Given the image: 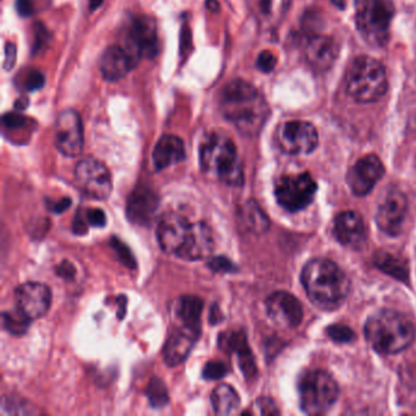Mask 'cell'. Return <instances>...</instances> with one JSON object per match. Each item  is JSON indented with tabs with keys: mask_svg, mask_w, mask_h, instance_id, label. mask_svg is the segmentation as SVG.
Masks as SVG:
<instances>
[{
	"mask_svg": "<svg viewBox=\"0 0 416 416\" xmlns=\"http://www.w3.org/2000/svg\"><path fill=\"white\" fill-rule=\"evenodd\" d=\"M88 226H89V225H88L84 214L80 210V211L76 214L75 218H73V232L76 233V235H84V233L87 232Z\"/></svg>",
	"mask_w": 416,
	"mask_h": 416,
	"instance_id": "42",
	"label": "cell"
},
{
	"mask_svg": "<svg viewBox=\"0 0 416 416\" xmlns=\"http://www.w3.org/2000/svg\"><path fill=\"white\" fill-rule=\"evenodd\" d=\"M112 247L114 248V251L117 253L119 260L124 262V265H126L127 267H131V269L136 267L135 258L132 255V253L130 252V249L121 241L112 239Z\"/></svg>",
	"mask_w": 416,
	"mask_h": 416,
	"instance_id": "35",
	"label": "cell"
},
{
	"mask_svg": "<svg viewBox=\"0 0 416 416\" xmlns=\"http://www.w3.org/2000/svg\"><path fill=\"white\" fill-rule=\"evenodd\" d=\"M318 184L309 172L285 174L277 179L275 197L281 208L285 211L297 213L308 208L313 203Z\"/></svg>",
	"mask_w": 416,
	"mask_h": 416,
	"instance_id": "8",
	"label": "cell"
},
{
	"mask_svg": "<svg viewBox=\"0 0 416 416\" xmlns=\"http://www.w3.org/2000/svg\"><path fill=\"white\" fill-rule=\"evenodd\" d=\"M16 10L21 16H31L34 14V1L32 0H16Z\"/></svg>",
	"mask_w": 416,
	"mask_h": 416,
	"instance_id": "45",
	"label": "cell"
},
{
	"mask_svg": "<svg viewBox=\"0 0 416 416\" xmlns=\"http://www.w3.org/2000/svg\"><path fill=\"white\" fill-rule=\"evenodd\" d=\"M300 281L311 303L320 309H339L350 290V281L341 267L329 259L310 260L300 274Z\"/></svg>",
	"mask_w": 416,
	"mask_h": 416,
	"instance_id": "2",
	"label": "cell"
},
{
	"mask_svg": "<svg viewBox=\"0 0 416 416\" xmlns=\"http://www.w3.org/2000/svg\"><path fill=\"white\" fill-rule=\"evenodd\" d=\"M3 124L9 130L10 128L11 130L21 128L26 124V117L20 115V114H16V112H8L3 117Z\"/></svg>",
	"mask_w": 416,
	"mask_h": 416,
	"instance_id": "40",
	"label": "cell"
},
{
	"mask_svg": "<svg viewBox=\"0 0 416 416\" xmlns=\"http://www.w3.org/2000/svg\"><path fill=\"white\" fill-rule=\"evenodd\" d=\"M186 158L184 140L174 135H166L158 140L153 151V163L158 171L177 164Z\"/></svg>",
	"mask_w": 416,
	"mask_h": 416,
	"instance_id": "26",
	"label": "cell"
},
{
	"mask_svg": "<svg viewBox=\"0 0 416 416\" xmlns=\"http://www.w3.org/2000/svg\"><path fill=\"white\" fill-rule=\"evenodd\" d=\"M16 306L22 314L32 320L40 319L48 313L52 304V290L38 282H26L15 290Z\"/></svg>",
	"mask_w": 416,
	"mask_h": 416,
	"instance_id": "15",
	"label": "cell"
},
{
	"mask_svg": "<svg viewBox=\"0 0 416 416\" xmlns=\"http://www.w3.org/2000/svg\"><path fill=\"white\" fill-rule=\"evenodd\" d=\"M44 83H45V77H44L43 73L37 71V70H32L24 81V87L29 92H34V91L43 87Z\"/></svg>",
	"mask_w": 416,
	"mask_h": 416,
	"instance_id": "38",
	"label": "cell"
},
{
	"mask_svg": "<svg viewBox=\"0 0 416 416\" xmlns=\"http://www.w3.org/2000/svg\"><path fill=\"white\" fill-rule=\"evenodd\" d=\"M218 344L223 350L237 354L238 363L246 378L251 380L257 378L258 370L254 355L243 331H232L221 334Z\"/></svg>",
	"mask_w": 416,
	"mask_h": 416,
	"instance_id": "23",
	"label": "cell"
},
{
	"mask_svg": "<svg viewBox=\"0 0 416 416\" xmlns=\"http://www.w3.org/2000/svg\"><path fill=\"white\" fill-rule=\"evenodd\" d=\"M199 334V329H191L186 326H181L179 329L174 331L165 344V363L171 368L184 363V360L188 358L194 344L197 343Z\"/></svg>",
	"mask_w": 416,
	"mask_h": 416,
	"instance_id": "22",
	"label": "cell"
},
{
	"mask_svg": "<svg viewBox=\"0 0 416 416\" xmlns=\"http://www.w3.org/2000/svg\"><path fill=\"white\" fill-rule=\"evenodd\" d=\"M200 168L223 184L242 186L244 174L237 148L232 140L218 133L204 138L199 148Z\"/></svg>",
	"mask_w": 416,
	"mask_h": 416,
	"instance_id": "4",
	"label": "cell"
},
{
	"mask_svg": "<svg viewBox=\"0 0 416 416\" xmlns=\"http://www.w3.org/2000/svg\"><path fill=\"white\" fill-rule=\"evenodd\" d=\"M252 14L264 31H274L290 9V0H248Z\"/></svg>",
	"mask_w": 416,
	"mask_h": 416,
	"instance_id": "25",
	"label": "cell"
},
{
	"mask_svg": "<svg viewBox=\"0 0 416 416\" xmlns=\"http://www.w3.org/2000/svg\"><path fill=\"white\" fill-rule=\"evenodd\" d=\"M103 0H89V6L91 10H96L102 5Z\"/></svg>",
	"mask_w": 416,
	"mask_h": 416,
	"instance_id": "48",
	"label": "cell"
},
{
	"mask_svg": "<svg viewBox=\"0 0 416 416\" xmlns=\"http://www.w3.org/2000/svg\"><path fill=\"white\" fill-rule=\"evenodd\" d=\"M75 179L78 188L91 198L105 200L112 194V174L105 165L93 158L78 163L75 170Z\"/></svg>",
	"mask_w": 416,
	"mask_h": 416,
	"instance_id": "12",
	"label": "cell"
},
{
	"mask_svg": "<svg viewBox=\"0 0 416 416\" xmlns=\"http://www.w3.org/2000/svg\"><path fill=\"white\" fill-rule=\"evenodd\" d=\"M364 334L375 352L394 355L412 346L416 331L406 315L396 310L383 309L369 316Z\"/></svg>",
	"mask_w": 416,
	"mask_h": 416,
	"instance_id": "3",
	"label": "cell"
},
{
	"mask_svg": "<svg viewBox=\"0 0 416 416\" xmlns=\"http://www.w3.org/2000/svg\"><path fill=\"white\" fill-rule=\"evenodd\" d=\"M88 225L93 228H104L107 225V216L101 209L91 208L84 211Z\"/></svg>",
	"mask_w": 416,
	"mask_h": 416,
	"instance_id": "36",
	"label": "cell"
},
{
	"mask_svg": "<svg viewBox=\"0 0 416 416\" xmlns=\"http://www.w3.org/2000/svg\"><path fill=\"white\" fill-rule=\"evenodd\" d=\"M75 274H76V270H75V267L68 262H64L60 267H58V275L59 276L64 277V278H73L75 276Z\"/></svg>",
	"mask_w": 416,
	"mask_h": 416,
	"instance_id": "46",
	"label": "cell"
},
{
	"mask_svg": "<svg viewBox=\"0 0 416 416\" xmlns=\"http://www.w3.org/2000/svg\"><path fill=\"white\" fill-rule=\"evenodd\" d=\"M327 334L329 339L337 343H349L355 339L353 329L344 325H332L327 327Z\"/></svg>",
	"mask_w": 416,
	"mask_h": 416,
	"instance_id": "33",
	"label": "cell"
},
{
	"mask_svg": "<svg viewBox=\"0 0 416 416\" xmlns=\"http://www.w3.org/2000/svg\"><path fill=\"white\" fill-rule=\"evenodd\" d=\"M276 142L278 148L285 154L306 155L318 148L319 133L310 122L285 121L277 127Z\"/></svg>",
	"mask_w": 416,
	"mask_h": 416,
	"instance_id": "10",
	"label": "cell"
},
{
	"mask_svg": "<svg viewBox=\"0 0 416 416\" xmlns=\"http://www.w3.org/2000/svg\"><path fill=\"white\" fill-rule=\"evenodd\" d=\"M255 408L259 409V414H264V415H272V414H277V410L275 404L272 402V399L269 398H260L258 399L255 403Z\"/></svg>",
	"mask_w": 416,
	"mask_h": 416,
	"instance_id": "41",
	"label": "cell"
},
{
	"mask_svg": "<svg viewBox=\"0 0 416 416\" xmlns=\"http://www.w3.org/2000/svg\"><path fill=\"white\" fill-rule=\"evenodd\" d=\"M375 267H378L381 272H386L389 276L398 278V280H408L407 262L403 259H398L393 254L386 252H378L373 255Z\"/></svg>",
	"mask_w": 416,
	"mask_h": 416,
	"instance_id": "30",
	"label": "cell"
},
{
	"mask_svg": "<svg viewBox=\"0 0 416 416\" xmlns=\"http://www.w3.org/2000/svg\"><path fill=\"white\" fill-rule=\"evenodd\" d=\"M207 6H208L209 9L210 10H215V8H216V9H218V1H216V0H208V3H207Z\"/></svg>",
	"mask_w": 416,
	"mask_h": 416,
	"instance_id": "49",
	"label": "cell"
},
{
	"mask_svg": "<svg viewBox=\"0 0 416 416\" xmlns=\"http://www.w3.org/2000/svg\"><path fill=\"white\" fill-rule=\"evenodd\" d=\"M299 406L308 415H322L337 402L339 387L334 378L325 370H308L298 381Z\"/></svg>",
	"mask_w": 416,
	"mask_h": 416,
	"instance_id": "6",
	"label": "cell"
},
{
	"mask_svg": "<svg viewBox=\"0 0 416 416\" xmlns=\"http://www.w3.org/2000/svg\"><path fill=\"white\" fill-rule=\"evenodd\" d=\"M385 172L386 170L378 155L369 154L359 159L349 169L346 179L354 195L364 197L373 191Z\"/></svg>",
	"mask_w": 416,
	"mask_h": 416,
	"instance_id": "14",
	"label": "cell"
},
{
	"mask_svg": "<svg viewBox=\"0 0 416 416\" xmlns=\"http://www.w3.org/2000/svg\"><path fill=\"white\" fill-rule=\"evenodd\" d=\"M158 32L153 20L148 16H137L132 21L121 45L138 65L142 58L153 59L158 54Z\"/></svg>",
	"mask_w": 416,
	"mask_h": 416,
	"instance_id": "11",
	"label": "cell"
},
{
	"mask_svg": "<svg viewBox=\"0 0 416 416\" xmlns=\"http://www.w3.org/2000/svg\"><path fill=\"white\" fill-rule=\"evenodd\" d=\"M339 57V45L325 34H310L303 42V58L311 70L326 73L334 66Z\"/></svg>",
	"mask_w": 416,
	"mask_h": 416,
	"instance_id": "16",
	"label": "cell"
},
{
	"mask_svg": "<svg viewBox=\"0 0 416 416\" xmlns=\"http://www.w3.org/2000/svg\"><path fill=\"white\" fill-rule=\"evenodd\" d=\"M407 214V195L394 186L385 188L378 199L375 216L378 228L388 236L396 237L402 233Z\"/></svg>",
	"mask_w": 416,
	"mask_h": 416,
	"instance_id": "9",
	"label": "cell"
},
{
	"mask_svg": "<svg viewBox=\"0 0 416 416\" xmlns=\"http://www.w3.org/2000/svg\"><path fill=\"white\" fill-rule=\"evenodd\" d=\"M265 305L269 318L282 329H295L303 320V305L295 295L285 290L272 293Z\"/></svg>",
	"mask_w": 416,
	"mask_h": 416,
	"instance_id": "17",
	"label": "cell"
},
{
	"mask_svg": "<svg viewBox=\"0 0 416 416\" xmlns=\"http://www.w3.org/2000/svg\"><path fill=\"white\" fill-rule=\"evenodd\" d=\"M211 406L218 415H231L241 406L238 393L228 385H220L211 393Z\"/></svg>",
	"mask_w": 416,
	"mask_h": 416,
	"instance_id": "28",
	"label": "cell"
},
{
	"mask_svg": "<svg viewBox=\"0 0 416 416\" xmlns=\"http://www.w3.org/2000/svg\"><path fill=\"white\" fill-rule=\"evenodd\" d=\"M31 320L26 318L19 309L15 313H3V326L10 334H22L29 329Z\"/></svg>",
	"mask_w": 416,
	"mask_h": 416,
	"instance_id": "31",
	"label": "cell"
},
{
	"mask_svg": "<svg viewBox=\"0 0 416 416\" xmlns=\"http://www.w3.org/2000/svg\"><path fill=\"white\" fill-rule=\"evenodd\" d=\"M70 205H71V199L70 198L60 199V200H57V202L49 200L48 203H47V207H48L49 210L52 213H63Z\"/></svg>",
	"mask_w": 416,
	"mask_h": 416,
	"instance_id": "44",
	"label": "cell"
},
{
	"mask_svg": "<svg viewBox=\"0 0 416 416\" xmlns=\"http://www.w3.org/2000/svg\"><path fill=\"white\" fill-rule=\"evenodd\" d=\"M214 249V236L207 223H191L187 237L177 257L194 262L208 258Z\"/></svg>",
	"mask_w": 416,
	"mask_h": 416,
	"instance_id": "20",
	"label": "cell"
},
{
	"mask_svg": "<svg viewBox=\"0 0 416 416\" xmlns=\"http://www.w3.org/2000/svg\"><path fill=\"white\" fill-rule=\"evenodd\" d=\"M391 0H359L355 24L359 34L373 47H385L394 16Z\"/></svg>",
	"mask_w": 416,
	"mask_h": 416,
	"instance_id": "7",
	"label": "cell"
},
{
	"mask_svg": "<svg viewBox=\"0 0 416 416\" xmlns=\"http://www.w3.org/2000/svg\"><path fill=\"white\" fill-rule=\"evenodd\" d=\"M208 267L215 272H235V265L228 260V258H213L209 262Z\"/></svg>",
	"mask_w": 416,
	"mask_h": 416,
	"instance_id": "39",
	"label": "cell"
},
{
	"mask_svg": "<svg viewBox=\"0 0 416 416\" xmlns=\"http://www.w3.org/2000/svg\"><path fill=\"white\" fill-rule=\"evenodd\" d=\"M191 223L177 213H169L160 218L156 237L161 249L168 254L177 257L184 246Z\"/></svg>",
	"mask_w": 416,
	"mask_h": 416,
	"instance_id": "19",
	"label": "cell"
},
{
	"mask_svg": "<svg viewBox=\"0 0 416 416\" xmlns=\"http://www.w3.org/2000/svg\"><path fill=\"white\" fill-rule=\"evenodd\" d=\"M223 117L243 136L259 135L270 115L267 99L252 83L237 78L228 82L220 96Z\"/></svg>",
	"mask_w": 416,
	"mask_h": 416,
	"instance_id": "1",
	"label": "cell"
},
{
	"mask_svg": "<svg viewBox=\"0 0 416 416\" xmlns=\"http://www.w3.org/2000/svg\"><path fill=\"white\" fill-rule=\"evenodd\" d=\"M148 399L154 408H163L169 403V392L164 382L159 378H153L148 386Z\"/></svg>",
	"mask_w": 416,
	"mask_h": 416,
	"instance_id": "32",
	"label": "cell"
},
{
	"mask_svg": "<svg viewBox=\"0 0 416 416\" xmlns=\"http://www.w3.org/2000/svg\"><path fill=\"white\" fill-rule=\"evenodd\" d=\"M344 87L355 102L369 104L380 101L387 93L386 68L376 59L362 55L349 65L344 78Z\"/></svg>",
	"mask_w": 416,
	"mask_h": 416,
	"instance_id": "5",
	"label": "cell"
},
{
	"mask_svg": "<svg viewBox=\"0 0 416 416\" xmlns=\"http://www.w3.org/2000/svg\"><path fill=\"white\" fill-rule=\"evenodd\" d=\"M276 57L269 50H264L258 57L257 68L262 73H272V70L276 66Z\"/></svg>",
	"mask_w": 416,
	"mask_h": 416,
	"instance_id": "37",
	"label": "cell"
},
{
	"mask_svg": "<svg viewBox=\"0 0 416 416\" xmlns=\"http://www.w3.org/2000/svg\"><path fill=\"white\" fill-rule=\"evenodd\" d=\"M55 145L68 158H76L83 149V126L81 117L75 110L59 114L55 125Z\"/></svg>",
	"mask_w": 416,
	"mask_h": 416,
	"instance_id": "13",
	"label": "cell"
},
{
	"mask_svg": "<svg viewBox=\"0 0 416 416\" xmlns=\"http://www.w3.org/2000/svg\"><path fill=\"white\" fill-rule=\"evenodd\" d=\"M334 236L344 247L362 251L368 244V228L363 216L353 210L339 213L334 221Z\"/></svg>",
	"mask_w": 416,
	"mask_h": 416,
	"instance_id": "18",
	"label": "cell"
},
{
	"mask_svg": "<svg viewBox=\"0 0 416 416\" xmlns=\"http://www.w3.org/2000/svg\"><path fill=\"white\" fill-rule=\"evenodd\" d=\"M16 45L14 43H8L5 47V70H11L14 68L16 61Z\"/></svg>",
	"mask_w": 416,
	"mask_h": 416,
	"instance_id": "43",
	"label": "cell"
},
{
	"mask_svg": "<svg viewBox=\"0 0 416 416\" xmlns=\"http://www.w3.org/2000/svg\"><path fill=\"white\" fill-rule=\"evenodd\" d=\"M159 208V197L147 186H138L127 200V218L137 225H149Z\"/></svg>",
	"mask_w": 416,
	"mask_h": 416,
	"instance_id": "21",
	"label": "cell"
},
{
	"mask_svg": "<svg viewBox=\"0 0 416 416\" xmlns=\"http://www.w3.org/2000/svg\"><path fill=\"white\" fill-rule=\"evenodd\" d=\"M228 373V369L223 362L211 360L203 369V378L205 380H218Z\"/></svg>",
	"mask_w": 416,
	"mask_h": 416,
	"instance_id": "34",
	"label": "cell"
},
{
	"mask_svg": "<svg viewBox=\"0 0 416 416\" xmlns=\"http://www.w3.org/2000/svg\"><path fill=\"white\" fill-rule=\"evenodd\" d=\"M239 221L251 232L262 233L267 231L270 223L265 213L254 200H249L238 211Z\"/></svg>",
	"mask_w": 416,
	"mask_h": 416,
	"instance_id": "29",
	"label": "cell"
},
{
	"mask_svg": "<svg viewBox=\"0 0 416 416\" xmlns=\"http://www.w3.org/2000/svg\"><path fill=\"white\" fill-rule=\"evenodd\" d=\"M27 107H29V99L27 98H21L17 102L15 103V107L17 110H24Z\"/></svg>",
	"mask_w": 416,
	"mask_h": 416,
	"instance_id": "47",
	"label": "cell"
},
{
	"mask_svg": "<svg viewBox=\"0 0 416 416\" xmlns=\"http://www.w3.org/2000/svg\"><path fill=\"white\" fill-rule=\"evenodd\" d=\"M203 308V299L195 295H184L176 302L174 315L181 322V326L200 331V318Z\"/></svg>",
	"mask_w": 416,
	"mask_h": 416,
	"instance_id": "27",
	"label": "cell"
},
{
	"mask_svg": "<svg viewBox=\"0 0 416 416\" xmlns=\"http://www.w3.org/2000/svg\"><path fill=\"white\" fill-rule=\"evenodd\" d=\"M137 65L132 60L126 49L120 45H112L103 53L99 61V70L104 80L117 82L125 77Z\"/></svg>",
	"mask_w": 416,
	"mask_h": 416,
	"instance_id": "24",
	"label": "cell"
}]
</instances>
